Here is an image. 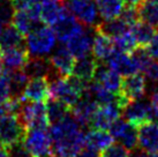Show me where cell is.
Returning <instances> with one entry per match:
<instances>
[{
  "mask_svg": "<svg viewBox=\"0 0 158 157\" xmlns=\"http://www.w3.org/2000/svg\"><path fill=\"white\" fill-rule=\"evenodd\" d=\"M81 127L79 121L70 116L51 126L48 134L52 141V151L58 157H76L82 151L85 147V134Z\"/></svg>",
  "mask_w": 158,
  "mask_h": 157,
  "instance_id": "6da1fadb",
  "label": "cell"
},
{
  "mask_svg": "<svg viewBox=\"0 0 158 157\" xmlns=\"http://www.w3.org/2000/svg\"><path fill=\"white\" fill-rule=\"evenodd\" d=\"M57 43V36L53 29L46 24H40L27 35L26 48L31 57H46L52 52Z\"/></svg>",
  "mask_w": 158,
  "mask_h": 157,
  "instance_id": "7a4b0ae2",
  "label": "cell"
},
{
  "mask_svg": "<svg viewBox=\"0 0 158 157\" xmlns=\"http://www.w3.org/2000/svg\"><path fill=\"white\" fill-rule=\"evenodd\" d=\"M27 128L16 114H5L0 118V143L7 148L23 143Z\"/></svg>",
  "mask_w": 158,
  "mask_h": 157,
  "instance_id": "3957f363",
  "label": "cell"
},
{
  "mask_svg": "<svg viewBox=\"0 0 158 157\" xmlns=\"http://www.w3.org/2000/svg\"><path fill=\"white\" fill-rule=\"evenodd\" d=\"M67 9L84 27H95L99 23V14L95 0H66Z\"/></svg>",
  "mask_w": 158,
  "mask_h": 157,
  "instance_id": "277c9868",
  "label": "cell"
},
{
  "mask_svg": "<svg viewBox=\"0 0 158 157\" xmlns=\"http://www.w3.org/2000/svg\"><path fill=\"white\" fill-rule=\"evenodd\" d=\"M23 147L31 157H42L52 151L48 129H28L23 139Z\"/></svg>",
  "mask_w": 158,
  "mask_h": 157,
  "instance_id": "5b68a950",
  "label": "cell"
},
{
  "mask_svg": "<svg viewBox=\"0 0 158 157\" xmlns=\"http://www.w3.org/2000/svg\"><path fill=\"white\" fill-rule=\"evenodd\" d=\"M110 134L113 139H117L120 143L125 146L128 150H135L139 146L137 126L129 122L126 119L118 118L109 128Z\"/></svg>",
  "mask_w": 158,
  "mask_h": 157,
  "instance_id": "8992f818",
  "label": "cell"
},
{
  "mask_svg": "<svg viewBox=\"0 0 158 157\" xmlns=\"http://www.w3.org/2000/svg\"><path fill=\"white\" fill-rule=\"evenodd\" d=\"M123 116H125L126 120L136 126H139L145 121H149V120H156L151 104H149L145 100H142L141 98L132 100L123 109Z\"/></svg>",
  "mask_w": 158,
  "mask_h": 157,
  "instance_id": "52a82bcc",
  "label": "cell"
},
{
  "mask_svg": "<svg viewBox=\"0 0 158 157\" xmlns=\"http://www.w3.org/2000/svg\"><path fill=\"white\" fill-rule=\"evenodd\" d=\"M139 147L148 154L158 151V121L149 120L137 126Z\"/></svg>",
  "mask_w": 158,
  "mask_h": 157,
  "instance_id": "ba28073f",
  "label": "cell"
},
{
  "mask_svg": "<svg viewBox=\"0 0 158 157\" xmlns=\"http://www.w3.org/2000/svg\"><path fill=\"white\" fill-rule=\"evenodd\" d=\"M94 34H95V28L85 27L77 35H75L68 42H66L67 49L76 59L90 54L94 43Z\"/></svg>",
  "mask_w": 158,
  "mask_h": 157,
  "instance_id": "9c48e42d",
  "label": "cell"
},
{
  "mask_svg": "<svg viewBox=\"0 0 158 157\" xmlns=\"http://www.w3.org/2000/svg\"><path fill=\"white\" fill-rule=\"evenodd\" d=\"M97 108H98L97 102L85 89L79 98V100L76 102V104L72 108V111H73L72 113H73V117L79 121V124L82 127L89 126V122L91 120Z\"/></svg>",
  "mask_w": 158,
  "mask_h": 157,
  "instance_id": "30bf717a",
  "label": "cell"
},
{
  "mask_svg": "<svg viewBox=\"0 0 158 157\" xmlns=\"http://www.w3.org/2000/svg\"><path fill=\"white\" fill-rule=\"evenodd\" d=\"M123 110L119 108L115 103L106 105H98L97 110L92 116L89 126L92 128H101V129H109L121 113Z\"/></svg>",
  "mask_w": 158,
  "mask_h": 157,
  "instance_id": "8fae6325",
  "label": "cell"
},
{
  "mask_svg": "<svg viewBox=\"0 0 158 157\" xmlns=\"http://www.w3.org/2000/svg\"><path fill=\"white\" fill-rule=\"evenodd\" d=\"M50 97V82L45 76L30 78L23 89L22 98L29 102H45Z\"/></svg>",
  "mask_w": 158,
  "mask_h": 157,
  "instance_id": "7c38bea8",
  "label": "cell"
},
{
  "mask_svg": "<svg viewBox=\"0 0 158 157\" xmlns=\"http://www.w3.org/2000/svg\"><path fill=\"white\" fill-rule=\"evenodd\" d=\"M52 27L53 31L57 36V39H59L61 43L68 42L72 37H74L80 31L84 29L83 24L69 12L65 16H62L58 22H56Z\"/></svg>",
  "mask_w": 158,
  "mask_h": 157,
  "instance_id": "4fadbf2b",
  "label": "cell"
},
{
  "mask_svg": "<svg viewBox=\"0 0 158 157\" xmlns=\"http://www.w3.org/2000/svg\"><path fill=\"white\" fill-rule=\"evenodd\" d=\"M107 66L119 75L127 76L139 72V67L131 53L114 50V52L107 59Z\"/></svg>",
  "mask_w": 158,
  "mask_h": 157,
  "instance_id": "5bb4252c",
  "label": "cell"
},
{
  "mask_svg": "<svg viewBox=\"0 0 158 157\" xmlns=\"http://www.w3.org/2000/svg\"><path fill=\"white\" fill-rule=\"evenodd\" d=\"M0 57L2 64L7 70H22L27 64L30 54L27 50L26 45H20L15 48L9 49H0Z\"/></svg>",
  "mask_w": 158,
  "mask_h": 157,
  "instance_id": "9a60e30c",
  "label": "cell"
},
{
  "mask_svg": "<svg viewBox=\"0 0 158 157\" xmlns=\"http://www.w3.org/2000/svg\"><path fill=\"white\" fill-rule=\"evenodd\" d=\"M145 90H147V84H145L144 75L140 74L137 72L123 78L119 91L132 102V100L142 98L144 96Z\"/></svg>",
  "mask_w": 158,
  "mask_h": 157,
  "instance_id": "2e32d148",
  "label": "cell"
},
{
  "mask_svg": "<svg viewBox=\"0 0 158 157\" xmlns=\"http://www.w3.org/2000/svg\"><path fill=\"white\" fill-rule=\"evenodd\" d=\"M52 68L61 78H66L72 74L75 64V57L70 53L67 46H60L48 57Z\"/></svg>",
  "mask_w": 158,
  "mask_h": 157,
  "instance_id": "e0dca14e",
  "label": "cell"
},
{
  "mask_svg": "<svg viewBox=\"0 0 158 157\" xmlns=\"http://www.w3.org/2000/svg\"><path fill=\"white\" fill-rule=\"evenodd\" d=\"M68 13L66 0H48L40 5V22L53 26Z\"/></svg>",
  "mask_w": 158,
  "mask_h": 157,
  "instance_id": "ac0fdd59",
  "label": "cell"
},
{
  "mask_svg": "<svg viewBox=\"0 0 158 157\" xmlns=\"http://www.w3.org/2000/svg\"><path fill=\"white\" fill-rule=\"evenodd\" d=\"M94 81L98 82L101 86H103L110 91L119 92L123 78H120V75L117 72L111 70L109 66L106 67L104 65H101L99 61H98L96 72H95V76H94Z\"/></svg>",
  "mask_w": 158,
  "mask_h": 157,
  "instance_id": "d6986e66",
  "label": "cell"
},
{
  "mask_svg": "<svg viewBox=\"0 0 158 157\" xmlns=\"http://www.w3.org/2000/svg\"><path fill=\"white\" fill-rule=\"evenodd\" d=\"M114 50H115V46H114L113 39L95 28L91 50L92 56L98 61H106L114 52Z\"/></svg>",
  "mask_w": 158,
  "mask_h": 157,
  "instance_id": "ffe728a7",
  "label": "cell"
},
{
  "mask_svg": "<svg viewBox=\"0 0 158 157\" xmlns=\"http://www.w3.org/2000/svg\"><path fill=\"white\" fill-rule=\"evenodd\" d=\"M97 65H98V60L94 56L88 54L84 57L77 58V60H75L72 75L89 83L94 80Z\"/></svg>",
  "mask_w": 158,
  "mask_h": 157,
  "instance_id": "44dd1931",
  "label": "cell"
},
{
  "mask_svg": "<svg viewBox=\"0 0 158 157\" xmlns=\"http://www.w3.org/2000/svg\"><path fill=\"white\" fill-rule=\"evenodd\" d=\"M112 142H113V136L109 132H106V129H101V128H92L84 136L85 147L96 153L102 151Z\"/></svg>",
  "mask_w": 158,
  "mask_h": 157,
  "instance_id": "7402d4cb",
  "label": "cell"
},
{
  "mask_svg": "<svg viewBox=\"0 0 158 157\" xmlns=\"http://www.w3.org/2000/svg\"><path fill=\"white\" fill-rule=\"evenodd\" d=\"M27 73L29 78H37V76H45L48 78V75L53 72V68L48 58L46 57H31L28 59L27 64L22 68Z\"/></svg>",
  "mask_w": 158,
  "mask_h": 157,
  "instance_id": "603a6c76",
  "label": "cell"
},
{
  "mask_svg": "<svg viewBox=\"0 0 158 157\" xmlns=\"http://www.w3.org/2000/svg\"><path fill=\"white\" fill-rule=\"evenodd\" d=\"M45 104H46V116L50 124L52 125L61 121L67 116H69V111H72V108L64 100L53 97L51 100H48Z\"/></svg>",
  "mask_w": 158,
  "mask_h": 157,
  "instance_id": "cb8c5ba5",
  "label": "cell"
},
{
  "mask_svg": "<svg viewBox=\"0 0 158 157\" xmlns=\"http://www.w3.org/2000/svg\"><path fill=\"white\" fill-rule=\"evenodd\" d=\"M12 23L23 36H27L35 28L40 26V21H36L27 9H23V11H15L14 12Z\"/></svg>",
  "mask_w": 158,
  "mask_h": 157,
  "instance_id": "d4e9b609",
  "label": "cell"
},
{
  "mask_svg": "<svg viewBox=\"0 0 158 157\" xmlns=\"http://www.w3.org/2000/svg\"><path fill=\"white\" fill-rule=\"evenodd\" d=\"M95 2L97 5L98 14L104 21L120 16L125 7L123 0H95Z\"/></svg>",
  "mask_w": 158,
  "mask_h": 157,
  "instance_id": "484cf974",
  "label": "cell"
},
{
  "mask_svg": "<svg viewBox=\"0 0 158 157\" xmlns=\"http://www.w3.org/2000/svg\"><path fill=\"white\" fill-rule=\"evenodd\" d=\"M95 28L111 38H115L117 36L121 35L131 29V27L120 16L111 19V20H105L104 22H99Z\"/></svg>",
  "mask_w": 158,
  "mask_h": 157,
  "instance_id": "4316f807",
  "label": "cell"
},
{
  "mask_svg": "<svg viewBox=\"0 0 158 157\" xmlns=\"http://www.w3.org/2000/svg\"><path fill=\"white\" fill-rule=\"evenodd\" d=\"M24 39L23 35L13 26L7 24L2 28V31L0 34V49H9L23 45Z\"/></svg>",
  "mask_w": 158,
  "mask_h": 157,
  "instance_id": "83f0119b",
  "label": "cell"
},
{
  "mask_svg": "<svg viewBox=\"0 0 158 157\" xmlns=\"http://www.w3.org/2000/svg\"><path fill=\"white\" fill-rule=\"evenodd\" d=\"M133 35L135 37V40L139 46H147L149 42L152 39L154 35L156 34L155 27L150 26L143 21L136 22L135 24L131 28Z\"/></svg>",
  "mask_w": 158,
  "mask_h": 157,
  "instance_id": "f1b7e54d",
  "label": "cell"
},
{
  "mask_svg": "<svg viewBox=\"0 0 158 157\" xmlns=\"http://www.w3.org/2000/svg\"><path fill=\"white\" fill-rule=\"evenodd\" d=\"M137 8L141 21L145 22L155 28H158V4L142 1Z\"/></svg>",
  "mask_w": 158,
  "mask_h": 157,
  "instance_id": "f546056e",
  "label": "cell"
},
{
  "mask_svg": "<svg viewBox=\"0 0 158 157\" xmlns=\"http://www.w3.org/2000/svg\"><path fill=\"white\" fill-rule=\"evenodd\" d=\"M113 42L115 50H119V51H123V52L127 53H132L139 46L131 29L126 31V32L121 34V35L117 36L115 38H113Z\"/></svg>",
  "mask_w": 158,
  "mask_h": 157,
  "instance_id": "4dcf8cb0",
  "label": "cell"
},
{
  "mask_svg": "<svg viewBox=\"0 0 158 157\" xmlns=\"http://www.w3.org/2000/svg\"><path fill=\"white\" fill-rule=\"evenodd\" d=\"M99 157H131V150H128L121 143L109 144L99 154Z\"/></svg>",
  "mask_w": 158,
  "mask_h": 157,
  "instance_id": "1f68e13d",
  "label": "cell"
},
{
  "mask_svg": "<svg viewBox=\"0 0 158 157\" xmlns=\"http://www.w3.org/2000/svg\"><path fill=\"white\" fill-rule=\"evenodd\" d=\"M14 12L15 9L10 0H0V24L2 26L10 24V22L13 20Z\"/></svg>",
  "mask_w": 158,
  "mask_h": 157,
  "instance_id": "d6a6232c",
  "label": "cell"
},
{
  "mask_svg": "<svg viewBox=\"0 0 158 157\" xmlns=\"http://www.w3.org/2000/svg\"><path fill=\"white\" fill-rule=\"evenodd\" d=\"M12 96V86L8 70H6L0 75V104L5 103Z\"/></svg>",
  "mask_w": 158,
  "mask_h": 157,
  "instance_id": "836d02e7",
  "label": "cell"
},
{
  "mask_svg": "<svg viewBox=\"0 0 158 157\" xmlns=\"http://www.w3.org/2000/svg\"><path fill=\"white\" fill-rule=\"evenodd\" d=\"M120 18L123 19V21L132 28L136 22L140 21L139 8L137 7H131V6H125L121 14H120Z\"/></svg>",
  "mask_w": 158,
  "mask_h": 157,
  "instance_id": "e575fe53",
  "label": "cell"
},
{
  "mask_svg": "<svg viewBox=\"0 0 158 157\" xmlns=\"http://www.w3.org/2000/svg\"><path fill=\"white\" fill-rule=\"evenodd\" d=\"M143 72L145 73V76L149 78L151 82H158V61L152 60Z\"/></svg>",
  "mask_w": 158,
  "mask_h": 157,
  "instance_id": "d590c367",
  "label": "cell"
},
{
  "mask_svg": "<svg viewBox=\"0 0 158 157\" xmlns=\"http://www.w3.org/2000/svg\"><path fill=\"white\" fill-rule=\"evenodd\" d=\"M145 48L148 50L149 54L151 56V58H152L154 60L158 61V32L155 34L152 39L150 40L149 44H148Z\"/></svg>",
  "mask_w": 158,
  "mask_h": 157,
  "instance_id": "8d00e7d4",
  "label": "cell"
},
{
  "mask_svg": "<svg viewBox=\"0 0 158 157\" xmlns=\"http://www.w3.org/2000/svg\"><path fill=\"white\" fill-rule=\"evenodd\" d=\"M10 2L15 11H23L29 8L34 2V0H10Z\"/></svg>",
  "mask_w": 158,
  "mask_h": 157,
  "instance_id": "74e56055",
  "label": "cell"
},
{
  "mask_svg": "<svg viewBox=\"0 0 158 157\" xmlns=\"http://www.w3.org/2000/svg\"><path fill=\"white\" fill-rule=\"evenodd\" d=\"M151 108H152V111H154V114H155V119L158 120V90L152 94V96H151Z\"/></svg>",
  "mask_w": 158,
  "mask_h": 157,
  "instance_id": "f35d334b",
  "label": "cell"
},
{
  "mask_svg": "<svg viewBox=\"0 0 158 157\" xmlns=\"http://www.w3.org/2000/svg\"><path fill=\"white\" fill-rule=\"evenodd\" d=\"M76 157H99V156L96 154V151L88 149V150H83V151H81V153H80Z\"/></svg>",
  "mask_w": 158,
  "mask_h": 157,
  "instance_id": "ab89813d",
  "label": "cell"
},
{
  "mask_svg": "<svg viewBox=\"0 0 158 157\" xmlns=\"http://www.w3.org/2000/svg\"><path fill=\"white\" fill-rule=\"evenodd\" d=\"M125 6H131V7H139L142 0H123Z\"/></svg>",
  "mask_w": 158,
  "mask_h": 157,
  "instance_id": "60d3db41",
  "label": "cell"
},
{
  "mask_svg": "<svg viewBox=\"0 0 158 157\" xmlns=\"http://www.w3.org/2000/svg\"><path fill=\"white\" fill-rule=\"evenodd\" d=\"M0 157H10L9 149L1 143H0Z\"/></svg>",
  "mask_w": 158,
  "mask_h": 157,
  "instance_id": "b9f144b4",
  "label": "cell"
},
{
  "mask_svg": "<svg viewBox=\"0 0 158 157\" xmlns=\"http://www.w3.org/2000/svg\"><path fill=\"white\" fill-rule=\"evenodd\" d=\"M131 157H149V154L145 153V151H143V150H141V151H139V153H135L133 156Z\"/></svg>",
  "mask_w": 158,
  "mask_h": 157,
  "instance_id": "7bdbcfd3",
  "label": "cell"
},
{
  "mask_svg": "<svg viewBox=\"0 0 158 157\" xmlns=\"http://www.w3.org/2000/svg\"><path fill=\"white\" fill-rule=\"evenodd\" d=\"M42 157H58V156L54 153H53V151H50V153L45 154L44 156H42Z\"/></svg>",
  "mask_w": 158,
  "mask_h": 157,
  "instance_id": "ee69618b",
  "label": "cell"
},
{
  "mask_svg": "<svg viewBox=\"0 0 158 157\" xmlns=\"http://www.w3.org/2000/svg\"><path fill=\"white\" fill-rule=\"evenodd\" d=\"M4 72V64H2V60H1V57H0V75L2 74Z\"/></svg>",
  "mask_w": 158,
  "mask_h": 157,
  "instance_id": "f6af8a7d",
  "label": "cell"
},
{
  "mask_svg": "<svg viewBox=\"0 0 158 157\" xmlns=\"http://www.w3.org/2000/svg\"><path fill=\"white\" fill-rule=\"evenodd\" d=\"M144 2H151V4H158V0H142Z\"/></svg>",
  "mask_w": 158,
  "mask_h": 157,
  "instance_id": "bcb514c9",
  "label": "cell"
},
{
  "mask_svg": "<svg viewBox=\"0 0 158 157\" xmlns=\"http://www.w3.org/2000/svg\"><path fill=\"white\" fill-rule=\"evenodd\" d=\"M34 1H36V2H38V4H44L45 1H48V0H34Z\"/></svg>",
  "mask_w": 158,
  "mask_h": 157,
  "instance_id": "7dc6e473",
  "label": "cell"
},
{
  "mask_svg": "<svg viewBox=\"0 0 158 157\" xmlns=\"http://www.w3.org/2000/svg\"><path fill=\"white\" fill-rule=\"evenodd\" d=\"M149 157H158V151H157V153H152V154H149Z\"/></svg>",
  "mask_w": 158,
  "mask_h": 157,
  "instance_id": "c3c4849f",
  "label": "cell"
},
{
  "mask_svg": "<svg viewBox=\"0 0 158 157\" xmlns=\"http://www.w3.org/2000/svg\"><path fill=\"white\" fill-rule=\"evenodd\" d=\"M1 31H2V24H0V34H1Z\"/></svg>",
  "mask_w": 158,
  "mask_h": 157,
  "instance_id": "681fc988",
  "label": "cell"
}]
</instances>
